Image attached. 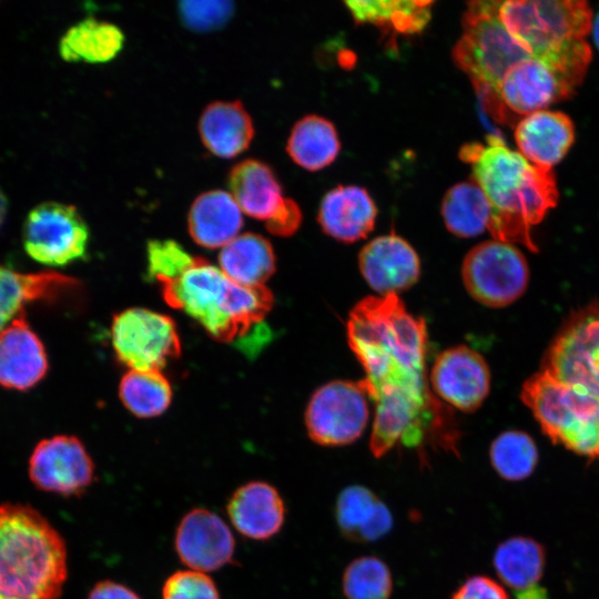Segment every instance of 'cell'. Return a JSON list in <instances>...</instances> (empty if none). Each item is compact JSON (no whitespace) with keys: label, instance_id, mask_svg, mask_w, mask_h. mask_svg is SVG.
<instances>
[{"label":"cell","instance_id":"6da1fadb","mask_svg":"<svg viewBox=\"0 0 599 599\" xmlns=\"http://www.w3.org/2000/svg\"><path fill=\"white\" fill-rule=\"evenodd\" d=\"M347 339L365 370L363 385L375 408L369 448L379 458L396 445L422 448L430 440L455 451L453 416L430 390L425 321L396 294L368 296L347 321Z\"/></svg>","mask_w":599,"mask_h":599},{"label":"cell","instance_id":"7a4b0ae2","mask_svg":"<svg viewBox=\"0 0 599 599\" xmlns=\"http://www.w3.org/2000/svg\"><path fill=\"white\" fill-rule=\"evenodd\" d=\"M459 155L470 163L474 182L490 204L487 230L495 240L521 243L530 251H537L531 227L556 206L559 196L551 169L530 163L494 135L488 138L486 145H464Z\"/></svg>","mask_w":599,"mask_h":599},{"label":"cell","instance_id":"3957f363","mask_svg":"<svg viewBox=\"0 0 599 599\" xmlns=\"http://www.w3.org/2000/svg\"><path fill=\"white\" fill-rule=\"evenodd\" d=\"M499 18L508 32L571 90L581 83L591 61L586 37L592 12L582 0L500 1Z\"/></svg>","mask_w":599,"mask_h":599},{"label":"cell","instance_id":"277c9868","mask_svg":"<svg viewBox=\"0 0 599 599\" xmlns=\"http://www.w3.org/2000/svg\"><path fill=\"white\" fill-rule=\"evenodd\" d=\"M159 284L171 307L183 311L219 342L242 339L260 328L273 305L265 285H240L199 256L181 275Z\"/></svg>","mask_w":599,"mask_h":599},{"label":"cell","instance_id":"5b68a950","mask_svg":"<svg viewBox=\"0 0 599 599\" xmlns=\"http://www.w3.org/2000/svg\"><path fill=\"white\" fill-rule=\"evenodd\" d=\"M67 579L60 534L37 510L0 506V599H57Z\"/></svg>","mask_w":599,"mask_h":599},{"label":"cell","instance_id":"8992f818","mask_svg":"<svg viewBox=\"0 0 599 599\" xmlns=\"http://www.w3.org/2000/svg\"><path fill=\"white\" fill-rule=\"evenodd\" d=\"M520 397L554 444L599 459L598 397L542 369L525 382Z\"/></svg>","mask_w":599,"mask_h":599},{"label":"cell","instance_id":"52a82bcc","mask_svg":"<svg viewBox=\"0 0 599 599\" xmlns=\"http://www.w3.org/2000/svg\"><path fill=\"white\" fill-rule=\"evenodd\" d=\"M499 4L500 1L469 2L463 19V34L453 50L457 67L488 97H497L512 65L531 58L501 22Z\"/></svg>","mask_w":599,"mask_h":599},{"label":"cell","instance_id":"ba28073f","mask_svg":"<svg viewBox=\"0 0 599 599\" xmlns=\"http://www.w3.org/2000/svg\"><path fill=\"white\" fill-rule=\"evenodd\" d=\"M111 341L119 362L134 370H161L181 354L173 319L148 308H128L116 314Z\"/></svg>","mask_w":599,"mask_h":599},{"label":"cell","instance_id":"9c48e42d","mask_svg":"<svg viewBox=\"0 0 599 599\" xmlns=\"http://www.w3.org/2000/svg\"><path fill=\"white\" fill-rule=\"evenodd\" d=\"M461 275L466 290L476 301L489 307H504L525 293L529 268L516 246L493 240L467 253Z\"/></svg>","mask_w":599,"mask_h":599},{"label":"cell","instance_id":"30bf717a","mask_svg":"<svg viewBox=\"0 0 599 599\" xmlns=\"http://www.w3.org/2000/svg\"><path fill=\"white\" fill-rule=\"evenodd\" d=\"M541 367L599 398V302L572 314L548 348Z\"/></svg>","mask_w":599,"mask_h":599},{"label":"cell","instance_id":"8fae6325","mask_svg":"<svg viewBox=\"0 0 599 599\" xmlns=\"http://www.w3.org/2000/svg\"><path fill=\"white\" fill-rule=\"evenodd\" d=\"M367 397L361 382L335 380L319 387L305 413L309 438L331 447L354 443L369 418Z\"/></svg>","mask_w":599,"mask_h":599},{"label":"cell","instance_id":"7c38bea8","mask_svg":"<svg viewBox=\"0 0 599 599\" xmlns=\"http://www.w3.org/2000/svg\"><path fill=\"white\" fill-rule=\"evenodd\" d=\"M22 235L28 255L48 266H63L82 258L89 242L88 225L78 210L51 201L29 212Z\"/></svg>","mask_w":599,"mask_h":599},{"label":"cell","instance_id":"4fadbf2b","mask_svg":"<svg viewBox=\"0 0 599 599\" xmlns=\"http://www.w3.org/2000/svg\"><path fill=\"white\" fill-rule=\"evenodd\" d=\"M29 474L32 483L42 490L74 496L92 484L94 464L77 437L60 435L37 445L30 458Z\"/></svg>","mask_w":599,"mask_h":599},{"label":"cell","instance_id":"5bb4252c","mask_svg":"<svg viewBox=\"0 0 599 599\" xmlns=\"http://www.w3.org/2000/svg\"><path fill=\"white\" fill-rule=\"evenodd\" d=\"M429 380L434 394L461 412H475L489 393L490 372L483 356L467 346L441 352Z\"/></svg>","mask_w":599,"mask_h":599},{"label":"cell","instance_id":"9a60e30c","mask_svg":"<svg viewBox=\"0 0 599 599\" xmlns=\"http://www.w3.org/2000/svg\"><path fill=\"white\" fill-rule=\"evenodd\" d=\"M175 550L189 568L210 572L227 565L235 540L225 521L205 508H194L181 520L175 534Z\"/></svg>","mask_w":599,"mask_h":599},{"label":"cell","instance_id":"2e32d148","mask_svg":"<svg viewBox=\"0 0 599 599\" xmlns=\"http://www.w3.org/2000/svg\"><path fill=\"white\" fill-rule=\"evenodd\" d=\"M358 264L368 285L382 296L409 288L420 274L417 253L408 242L394 234L367 243L358 255Z\"/></svg>","mask_w":599,"mask_h":599},{"label":"cell","instance_id":"e0dca14e","mask_svg":"<svg viewBox=\"0 0 599 599\" xmlns=\"http://www.w3.org/2000/svg\"><path fill=\"white\" fill-rule=\"evenodd\" d=\"M573 93L544 62L535 58L512 65L505 74L497 99L516 114H531Z\"/></svg>","mask_w":599,"mask_h":599},{"label":"cell","instance_id":"ac0fdd59","mask_svg":"<svg viewBox=\"0 0 599 599\" xmlns=\"http://www.w3.org/2000/svg\"><path fill=\"white\" fill-rule=\"evenodd\" d=\"M48 370L47 353L21 312L0 332V385L26 390Z\"/></svg>","mask_w":599,"mask_h":599},{"label":"cell","instance_id":"d6986e66","mask_svg":"<svg viewBox=\"0 0 599 599\" xmlns=\"http://www.w3.org/2000/svg\"><path fill=\"white\" fill-rule=\"evenodd\" d=\"M226 510L234 528L244 537L267 540L282 529L285 504L277 489L265 481H250L231 496Z\"/></svg>","mask_w":599,"mask_h":599},{"label":"cell","instance_id":"ffe728a7","mask_svg":"<svg viewBox=\"0 0 599 599\" xmlns=\"http://www.w3.org/2000/svg\"><path fill=\"white\" fill-rule=\"evenodd\" d=\"M376 215V205L365 189L338 185L324 195L317 220L327 235L352 243L373 231Z\"/></svg>","mask_w":599,"mask_h":599},{"label":"cell","instance_id":"44dd1931","mask_svg":"<svg viewBox=\"0 0 599 599\" xmlns=\"http://www.w3.org/2000/svg\"><path fill=\"white\" fill-rule=\"evenodd\" d=\"M515 140L520 153L530 163L551 169L572 145L575 126L562 112L540 110L518 122Z\"/></svg>","mask_w":599,"mask_h":599},{"label":"cell","instance_id":"7402d4cb","mask_svg":"<svg viewBox=\"0 0 599 599\" xmlns=\"http://www.w3.org/2000/svg\"><path fill=\"white\" fill-rule=\"evenodd\" d=\"M242 213L230 192L223 190L204 192L190 207L189 233L202 247L222 248L241 234Z\"/></svg>","mask_w":599,"mask_h":599},{"label":"cell","instance_id":"603a6c76","mask_svg":"<svg viewBox=\"0 0 599 599\" xmlns=\"http://www.w3.org/2000/svg\"><path fill=\"white\" fill-rule=\"evenodd\" d=\"M227 184L241 211L257 220L271 221L286 203L272 169L257 160L248 159L234 165Z\"/></svg>","mask_w":599,"mask_h":599},{"label":"cell","instance_id":"cb8c5ba5","mask_svg":"<svg viewBox=\"0 0 599 599\" xmlns=\"http://www.w3.org/2000/svg\"><path fill=\"white\" fill-rule=\"evenodd\" d=\"M335 519L343 536L357 542L376 541L393 527V516L386 504L361 485L348 486L339 493Z\"/></svg>","mask_w":599,"mask_h":599},{"label":"cell","instance_id":"d4e9b609","mask_svg":"<svg viewBox=\"0 0 599 599\" xmlns=\"http://www.w3.org/2000/svg\"><path fill=\"white\" fill-rule=\"evenodd\" d=\"M199 133L209 152L221 159H232L250 146L254 125L240 101H215L203 110Z\"/></svg>","mask_w":599,"mask_h":599},{"label":"cell","instance_id":"484cf974","mask_svg":"<svg viewBox=\"0 0 599 599\" xmlns=\"http://www.w3.org/2000/svg\"><path fill=\"white\" fill-rule=\"evenodd\" d=\"M77 286L74 278L55 272L26 274L0 265V332L23 312L24 304L55 298Z\"/></svg>","mask_w":599,"mask_h":599},{"label":"cell","instance_id":"4316f807","mask_svg":"<svg viewBox=\"0 0 599 599\" xmlns=\"http://www.w3.org/2000/svg\"><path fill=\"white\" fill-rule=\"evenodd\" d=\"M219 264L233 282L248 287L262 286L275 271V254L264 236L247 232L221 248Z\"/></svg>","mask_w":599,"mask_h":599},{"label":"cell","instance_id":"83f0119b","mask_svg":"<svg viewBox=\"0 0 599 599\" xmlns=\"http://www.w3.org/2000/svg\"><path fill=\"white\" fill-rule=\"evenodd\" d=\"M124 41V33L116 24L88 18L64 33L59 53L67 62L105 63L122 51Z\"/></svg>","mask_w":599,"mask_h":599},{"label":"cell","instance_id":"f1b7e54d","mask_svg":"<svg viewBox=\"0 0 599 599\" xmlns=\"http://www.w3.org/2000/svg\"><path fill=\"white\" fill-rule=\"evenodd\" d=\"M494 567L515 595L539 586L546 565L544 546L529 537H511L498 545Z\"/></svg>","mask_w":599,"mask_h":599},{"label":"cell","instance_id":"f546056e","mask_svg":"<svg viewBox=\"0 0 599 599\" xmlns=\"http://www.w3.org/2000/svg\"><path fill=\"white\" fill-rule=\"evenodd\" d=\"M286 150L301 167L318 171L336 159L341 143L331 121L318 115H306L293 126Z\"/></svg>","mask_w":599,"mask_h":599},{"label":"cell","instance_id":"4dcf8cb0","mask_svg":"<svg viewBox=\"0 0 599 599\" xmlns=\"http://www.w3.org/2000/svg\"><path fill=\"white\" fill-rule=\"evenodd\" d=\"M432 1H346L357 23L385 27L396 33L420 32L430 20Z\"/></svg>","mask_w":599,"mask_h":599},{"label":"cell","instance_id":"1f68e13d","mask_svg":"<svg viewBox=\"0 0 599 599\" xmlns=\"http://www.w3.org/2000/svg\"><path fill=\"white\" fill-rule=\"evenodd\" d=\"M490 204L474 181L451 186L441 202V215L447 230L459 237H473L488 229Z\"/></svg>","mask_w":599,"mask_h":599},{"label":"cell","instance_id":"d6a6232c","mask_svg":"<svg viewBox=\"0 0 599 599\" xmlns=\"http://www.w3.org/2000/svg\"><path fill=\"white\" fill-rule=\"evenodd\" d=\"M119 395L134 416L151 418L167 409L172 400V387L161 370L130 369L120 382Z\"/></svg>","mask_w":599,"mask_h":599},{"label":"cell","instance_id":"836d02e7","mask_svg":"<svg viewBox=\"0 0 599 599\" xmlns=\"http://www.w3.org/2000/svg\"><path fill=\"white\" fill-rule=\"evenodd\" d=\"M496 473L509 481L524 480L535 470L538 450L531 437L519 430L500 434L489 449Z\"/></svg>","mask_w":599,"mask_h":599},{"label":"cell","instance_id":"e575fe53","mask_svg":"<svg viewBox=\"0 0 599 599\" xmlns=\"http://www.w3.org/2000/svg\"><path fill=\"white\" fill-rule=\"evenodd\" d=\"M342 589L346 599H389L393 592L392 572L378 557H358L345 568Z\"/></svg>","mask_w":599,"mask_h":599},{"label":"cell","instance_id":"d590c367","mask_svg":"<svg viewBox=\"0 0 599 599\" xmlns=\"http://www.w3.org/2000/svg\"><path fill=\"white\" fill-rule=\"evenodd\" d=\"M195 256L173 240H153L146 247L148 275L158 282L181 275Z\"/></svg>","mask_w":599,"mask_h":599},{"label":"cell","instance_id":"8d00e7d4","mask_svg":"<svg viewBox=\"0 0 599 599\" xmlns=\"http://www.w3.org/2000/svg\"><path fill=\"white\" fill-rule=\"evenodd\" d=\"M162 599H220V593L206 573L180 570L165 580Z\"/></svg>","mask_w":599,"mask_h":599},{"label":"cell","instance_id":"74e56055","mask_svg":"<svg viewBox=\"0 0 599 599\" xmlns=\"http://www.w3.org/2000/svg\"><path fill=\"white\" fill-rule=\"evenodd\" d=\"M180 16L186 27L195 31H211L225 24L233 12L229 1H183Z\"/></svg>","mask_w":599,"mask_h":599},{"label":"cell","instance_id":"f35d334b","mask_svg":"<svg viewBox=\"0 0 599 599\" xmlns=\"http://www.w3.org/2000/svg\"><path fill=\"white\" fill-rule=\"evenodd\" d=\"M451 599H509V597L496 580L487 576H473L459 586Z\"/></svg>","mask_w":599,"mask_h":599},{"label":"cell","instance_id":"ab89813d","mask_svg":"<svg viewBox=\"0 0 599 599\" xmlns=\"http://www.w3.org/2000/svg\"><path fill=\"white\" fill-rule=\"evenodd\" d=\"M302 222V212L293 200L286 199L283 210L271 221L266 222V229L278 236H288L297 231Z\"/></svg>","mask_w":599,"mask_h":599},{"label":"cell","instance_id":"60d3db41","mask_svg":"<svg viewBox=\"0 0 599 599\" xmlns=\"http://www.w3.org/2000/svg\"><path fill=\"white\" fill-rule=\"evenodd\" d=\"M88 599H141L130 588L112 580H102L94 585Z\"/></svg>","mask_w":599,"mask_h":599},{"label":"cell","instance_id":"b9f144b4","mask_svg":"<svg viewBox=\"0 0 599 599\" xmlns=\"http://www.w3.org/2000/svg\"><path fill=\"white\" fill-rule=\"evenodd\" d=\"M515 599H549L545 588L536 586L524 592L515 595Z\"/></svg>","mask_w":599,"mask_h":599},{"label":"cell","instance_id":"7bdbcfd3","mask_svg":"<svg viewBox=\"0 0 599 599\" xmlns=\"http://www.w3.org/2000/svg\"><path fill=\"white\" fill-rule=\"evenodd\" d=\"M591 29H592L593 41L596 43V47L599 50V12L597 13L595 19L592 20Z\"/></svg>","mask_w":599,"mask_h":599},{"label":"cell","instance_id":"ee69618b","mask_svg":"<svg viewBox=\"0 0 599 599\" xmlns=\"http://www.w3.org/2000/svg\"><path fill=\"white\" fill-rule=\"evenodd\" d=\"M8 209V202L4 194L0 190V226L2 225Z\"/></svg>","mask_w":599,"mask_h":599}]
</instances>
